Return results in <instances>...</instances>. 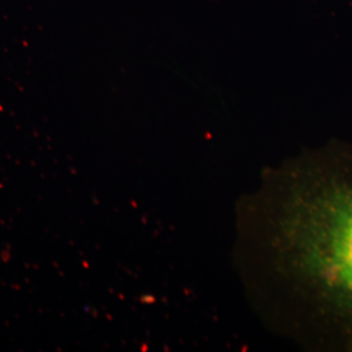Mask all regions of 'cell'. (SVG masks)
<instances>
[{"mask_svg": "<svg viewBox=\"0 0 352 352\" xmlns=\"http://www.w3.org/2000/svg\"><path fill=\"white\" fill-rule=\"evenodd\" d=\"M283 232L322 340L352 350V145L329 148L309 167Z\"/></svg>", "mask_w": 352, "mask_h": 352, "instance_id": "obj_1", "label": "cell"}]
</instances>
